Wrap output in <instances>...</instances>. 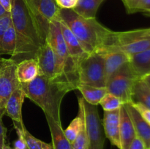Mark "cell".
Wrapping results in <instances>:
<instances>
[{"label":"cell","mask_w":150,"mask_h":149,"mask_svg":"<svg viewBox=\"0 0 150 149\" xmlns=\"http://www.w3.org/2000/svg\"><path fill=\"white\" fill-rule=\"evenodd\" d=\"M10 16L17 39L16 56L12 58L18 63L35 58L38 48L46 41L42 39L25 0H13Z\"/></svg>","instance_id":"1"},{"label":"cell","mask_w":150,"mask_h":149,"mask_svg":"<svg viewBox=\"0 0 150 149\" xmlns=\"http://www.w3.org/2000/svg\"><path fill=\"white\" fill-rule=\"evenodd\" d=\"M26 97L39 106L45 115L61 124L60 108L63 98L75 88L65 82L39 75L29 83L21 84Z\"/></svg>","instance_id":"2"},{"label":"cell","mask_w":150,"mask_h":149,"mask_svg":"<svg viewBox=\"0 0 150 149\" xmlns=\"http://www.w3.org/2000/svg\"><path fill=\"white\" fill-rule=\"evenodd\" d=\"M58 18L70 29L89 53L110 45L113 31L100 24L96 18H85L73 9L62 8L59 9Z\"/></svg>","instance_id":"3"},{"label":"cell","mask_w":150,"mask_h":149,"mask_svg":"<svg viewBox=\"0 0 150 149\" xmlns=\"http://www.w3.org/2000/svg\"><path fill=\"white\" fill-rule=\"evenodd\" d=\"M46 41L51 45L57 59L59 71L57 80L69 83L77 89L79 85V69L68 53L58 17L51 20L50 23Z\"/></svg>","instance_id":"4"},{"label":"cell","mask_w":150,"mask_h":149,"mask_svg":"<svg viewBox=\"0 0 150 149\" xmlns=\"http://www.w3.org/2000/svg\"><path fill=\"white\" fill-rule=\"evenodd\" d=\"M109 45L119 48L130 56L149 50L150 49V28L125 32H113Z\"/></svg>","instance_id":"5"},{"label":"cell","mask_w":150,"mask_h":149,"mask_svg":"<svg viewBox=\"0 0 150 149\" xmlns=\"http://www.w3.org/2000/svg\"><path fill=\"white\" fill-rule=\"evenodd\" d=\"M79 84L105 87L107 82L105 64L102 56L97 51L89 54L79 65Z\"/></svg>","instance_id":"6"},{"label":"cell","mask_w":150,"mask_h":149,"mask_svg":"<svg viewBox=\"0 0 150 149\" xmlns=\"http://www.w3.org/2000/svg\"><path fill=\"white\" fill-rule=\"evenodd\" d=\"M138 79L129 61L108 77L105 87L108 93L120 98L124 104L127 103L131 102L133 86Z\"/></svg>","instance_id":"7"},{"label":"cell","mask_w":150,"mask_h":149,"mask_svg":"<svg viewBox=\"0 0 150 149\" xmlns=\"http://www.w3.org/2000/svg\"><path fill=\"white\" fill-rule=\"evenodd\" d=\"M42 39L46 41L51 20L58 16L59 7L54 0H25Z\"/></svg>","instance_id":"8"},{"label":"cell","mask_w":150,"mask_h":149,"mask_svg":"<svg viewBox=\"0 0 150 149\" xmlns=\"http://www.w3.org/2000/svg\"><path fill=\"white\" fill-rule=\"evenodd\" d=\"M85 127L89 140V149H103L104 139L103 122L97 105L89 104L81 97Z\"/></svg>","instance_id":"9"},{"label":"cell","mask_w":150,"mask_h":149,"mask_svg":"<svg viewBox=\"0 0 150 149\" xmlns=\"http://www.w3.org/2000/svg\"><path fill=\"white\" fill-rule=\"evenodd\" d=\"M17 62L13 58L0 57V115L4 113V107L11 93L20 86L16 77Z\"/></svg>","instance_id":"10"},{"label":"cell","mask_w":150,"mask_h":149,"mask_svg":"<svg viewBox=\"0 0 150 149\" xmlns=\"http://www.w3.org/2000/svg\"><path fill=\"white\" fill-rule=\"evenodd\" d=\"M35 58L38 60L40 74L50 80H57L59 77L58 66L55 54L48 41L38 48Z\"/></svg>","instance_id":"11"},{"label":"cell","mask_w":150,"mask_h":149,"mask_svg":"<svg viewBox=\"0 0 150 149\" xmlns=\"http://www.w3.org/2000/svg\"><path fill=\"white\" fill-rule=\"evenodd\" d=\"M102 56L107 80L116 71L130 61V56L119 48L109 45L96 51Z\"/></svg>","instance_id":"12"},{"label":"cell","mask_w":150,"mask_h":149,"mask_svg":"<svg viewBox=\"0 0 150 149\" xmlns=\"http://www.w3.org/2000/svg\"><path fill=\"white\" fill-rule=\"evenodd\" d=\"M25 98L26 94L20 84V86L11 93L5 104V113L13 120L14 126L24 127L22 116V106Z\"/></svg>","instance_id":"13"},{"label":"cell","mask_w":150,"mask_h":149,"mask_svg":"<svg viewBox=\"0 0 150 149\" xmlns=\"http://www.w3.org/2000/svg\"><path fill=\"white\" fill-rule=\"evenodd\" d=\"M59 20L60 23L62 34L63 38H64V40L65 42L69 55L71 57V58L73 60V61L79 69V65L81 61L84 59L86 57H87L89 54L90 53L85 51L84 48L82 47L81 44L79 41V39L73 34L70 29L59 18Z\"/></svg>","instance_id":"14"},{"label":"cell","mask_w":150,"mask_h":149,"mask_svg":"<svg viewBox=\"0 0 150 149\" xmlns=\"http://www.w3.org/2000/svg\"><path fill=\"white\" fill-rule=\"evenodd\" d=\"M120 108L113 111H104L103 121L105 137L119 149H120Z\"/></svg>","instance_id":"15"},{"label":"cell","mask_w":150,"mask_h":149,"mask_svg":"<svg viewBox=\"0 0 150 149\" xmlns=\"http://www.w3.org/2000/svg\"><path fill=\"white\" fill-rule=\"evenodd\" d=\"M136 137L134 126L123 104L120 111V149H128L130 143Z\"/></svg>","instance_id":"16"},{"label":"cell","mask_w":150,"mask_h":149,"mask_svg":"<svg viewBox=\"0 0 150 149\" xmlns=\"http://www.w3.org/2000/svg\"><path fill=\"white\" fill-rule=\"evenodd\" d=\"M124 106L131 118L136 135L143 140L146 149H149L150 148V125L142 118L137 110L132 105L131 102L125 103Z\"/></svg>","instance_id":"17"},{"label":"cell","mask_w":150,"mask_h":149,"mask_svg":"<svg viewBox=\"0 0 150 149\" xmlns=\"http://www.w3.org/2000/svg\"><path fill=\"white\" fill-rule=\"evenodd\" d=\"M40 74L36 58L23 59L16 64V77L20 84L29 83Z\"/></svg>","instance_id":"18"},{"label":"cell","mask_w":150,"mask_h":149,"mask_svg":"<svg viewBox=\"0 0 150 149\" xmlns=\"http://www.w3.org/2000/svg\"><path fill=\"white\" fill-rule=\"evenodd\" d=\"M45 118L51 131L54 149H72L71 143L66 138L62 124L55 122L48 115H45Z\"/></svg>","instance_id":"19"},{"label":"cell","mask_w":150,"mask_h":149,"mask_svg":"<svg viewBox=\"0 0 150 149\" xmlns=\"http://www.w3.org/2000/svg\"><path fill=\"white\" fill-rule=\"evenodd\" d=\"M130 64L139 78L150 73V49L130 56Z\"/></svg>","instance_id":"20"},{"label":"cell","mask_w":150,"mask_h":149,"mask_svg":"<svg viewBox=\"0 0 150 149\" xmlns=\"http://www.w3.org/2000/svg\"><path fill=\"white\" fill-rule=\"evenodd\" d=\"M77 89L81 93L83 99L93 105H100L103 96L108 93L106 87H95L81 83L78 86Z\"/></svg>","instance_id":"21"},{"label":"cell","mask_w":150,"mask_h":149,"mask_svg":"<svg viewBox=\"0 0 150 149\" xmlns=\"http://www.w3.org/2000/svg\"><path fill=\"white\" fill-rule=\"evenodd\" d=\"M17 39L16 34L12 23L4 32L0 39V56L7 54L10 55L12 58L16 56Z\"/></svg>","instance_id":"22"},{"label":"cell","mask_w":150,"mask_h":149,"mask_svg":"<svg viewBox=\"0 0 150 149\" xmlns=\"http://www.w3.org/2000/svg\"><path fill=\"white\" fill-rule=\"evenodd\" d=\"M132 102L141 103L150 109V87L142 78H139L133 86Z\"/></svg>","instance_id":"23"},{"label":"cell","mask_w":150,"mask_h":149,"mask_svg":"<svg viewBox=\"0 0 150 149\" xmlns=\"http://www.w3.org/2000/svg\"><path fill=\"white\" fill-rule=\"evenodd\" d=\"M104 1L105 0H79L73 10L85 18H96L98 8Z\"/></svg>","instance_id":"24"},{"label":"cell","mask_w":150,"mask_h":149,"mask_svg":"<svg viewBox=\"0 0 150 149\" xmlns=\"http://www.w3.org/2000/svg\"><path fill=\"white\" fill-rule=\"evenodd\" d=\"M21 132L26 141L28 149H54L51 143H45L34 137L25 127L21 128Z\"/></svg>","instance_id":"25"},{"label":"cell","mask_w":150,"mask_h":149,"mask_svg":"<svg viewBox=\"0 0 150 149\" xmlns=\"http://www.w3.org/2000/svg\"><path fill=\"white\" fill-rule=\"evenodd\" d=\"M123 104L124 103L120 98L108 92L103 96L100 102V105L102 106L104 111H113L118 110L122 106Z\"/></svg>","instance_id":"26"},{"label":"cell","mask_w":150,"mask_h":149,"mask_svg":"<svg viewBox=\"0 0 150 149\" xmlns=\"http://www.w3.org/2000/svg\"><path fill=\"white\" fill-rule=\"evenodd\" d=\"M71 146L72 149H89V140L85 127V122H83L80 132L79 133L75 141L71 144Z\"/></svg>","instance_id":"27"},{"label":"cell","mask_w":150,"mask_h":149,"mask_svg":"<svg viewBox=\"0 0 150 149\" xmlns=\"http://www.w3.org/2000/svg\"><path fill=\"white\" fill-rule=\"evenodd\" d=\"M150 10V0H137L128 10L127 13L133 14L136 13H146Z\"/></svg>","instance_id":"28"},{"label":"cell","mask_w":150,"mask_h":149,"mask_svg":"<svg viewBox=\"0 0 150 149\" xmlns=\"http://www.w3.org/2000/svg\"><path fill=\"white\" fill-rule=\"evenodd\" d=\"M132 105H133L135 108L137 110L138 112H139L142 118L148 123L150 125V109L146 108L144 105L141 103H137V102H132Z\"/></svg>","instance_id":"29"},{"label":"cell","mask_w":150,"mask_h":149,"mask_svg":"<svg viewBox=\"0 0 150 149\" xmlns=\"http://www.w3.org/2000/svg\"><path fill=\"white\" fill-rule=\"evenodd\" d=\"M11 16L10 13H7L0 18V39L7 28L11 25Z\"/></svg>","instance_id":"30"},{"label":"cell","mask_w":150,"mask_h":149,"mask_svg":"<svg viewBox=\"0 0 150 149\" xmlns=\"http://www.w3.org/2000/svg\"><path fill=\"white\" fill-rule=\"evenodd\" d=\"M59 8L73 9L79 0H54Z\"/></svg>","instance_id":"31"},{"label":"cell","mask_w":150,"mask_h":149,"mask_svg":"<svg viewBox=\"0 0 150 149\" xmlns=\"http://www.w3.org/2000/svg\"><path fill=\"white\" fill-rule=\"evenodd\" d=\"M128 149H146V147L143 140L136 135V137L133 139L132 143H130Z\"/></svg>","instance_id":"32"},{"label":"cell","mask_w":150,"mask_h":149,"mask_svg":"<svg viewBox=\"0 0 150 149\" xmlns=\"http://www.w3.org/2000/svg\"><path fill=\"white\" fill-rule=\"evenodd\" d=\"M2 116L0 115V149H2L4 145H5V139H6V131L7 129L3 125L2 123Z\"/></svg>","instance_id":"33"},{"label":"cell","mask_w":150,"mask_h":149,"mask_svg":"<svg viewBox=\"0 0 150 149\" xmlns=\"http://www.w3.org/2000/svg\"><path fill=\"white\" fill-rule=\"evenodd\" d=\"M0 4L7 13H10L13 4V0H0Z\"/></svg>","instance_id":"34"},{"label":"cell","mask_w":150,"mask_h":149,"mask_svg":"<svg viewBox=\"0 0 150 149\" xmlns=\"http://www.w3.org/2000/svg\"><path fill=\"white\" fill-rule=\"evenodd\" d=\"M122 1L125 7L126 10H127L137 0H122Z\"/></svg>","instance_id":"35"},{"label":"cell","mask_w":150,"mask_h":149,"mask_svg":"<svg viewBox=\"0 0 150 149\" xmlns=\"http://www.w3.org/2000/svg\"><path fill=\"white\" fill-rule=\"evenodd\" d=\"M142 79H143L144 80L145 83L148 85V86L150 87V73H148V74H145L144 77H142Z\"/></svg>","instance_id":"36"},{"label":"cell","mask_w":150,"mask_h":149,"mask_svg":"<svg viewBox=\"0 0 150 149\" xmlns=\"http://www.w3.org/2000/svg\"><path fill=\"white\" fill-rule=\"evenodd\" d=\"M7 12L4 10V7H3L1 5V4H0V18L2 17L3 15H4L7 14Z\"/></svg>","instance_id":"37"},{"label":"cell","mask_w":150,"mask_h":149,"mask_svg":"<svg viewBox=\"0 0 150 149\" xmlns=\"http://www.w3.org/2000/svg\"><path fill=\"white\" fill-rule=\"evenodd\" d=\"M2 149H13V148H11L10 147V145H4V147H3V148Z\"/></svg>","instance_id":"38"},{"label":"cell","mask_w":150,"mask_h":149,"mask_svg":"<svg viewBox=\"0 0 150 149\" xmlns=\"http://www.w3.org/2000/svg\"><path fill=\"white\" fill-rule=\"evenodd\" d=\"M144 14L146 15H147V16H149V17H150V10H149V11L146 12V13H144Z\"/></svg>","instance_id":"39"},{"label":"cell","mask_w":150,"mask_h":149,"mask_svg":"<svg viewBox=\"0 0 150 149\" xmlns=\"http://www.w3.org/2000/svg\"><path fill=\"white\" fill-rule=\"evenodd\" d=\"M149 149H150V148H149Z\"/></svg>","instance_id":"40"},{"label":"cell","mask_w":150,"mask_h":149,"mask_svg":"<svg viewBox=\"0 0 150 149\" xmlns=\"http://www.w3.org/2000/svg\"><path fill=\"white\" fill-rule=\"evenodd\" d=\"M27 149H28V148H27Z\"/></svg>","instance_id":"41"}]
</instances>
